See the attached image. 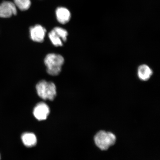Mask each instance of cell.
I'll list each match as a JSON object with an SVG mask.
<instances>
[{"label": "cell", "instance_id": "6da1fadb", "mask_svg": "<svg viewBox=\"0 0 160 160\" xmlns=\"http://www.w3.org/2000/svg\"><path fill=\"white\" fill-rule=\"evenodd\" d=\"M64 62L63 56L58 54L52 53L48 54L44 59L48 73L53 76L58 75L61 71Z\"/></svg>", "mask_w": 160, "mask_h": 160}, {"label": "cell", "instance_id": "7a4b0ae2", "mask_svg": "<svg viewBox=\"0 0 160 160\" xmlns=\"http://www.w3.org/2000/svg\"><path fill=\"white\" fill-rule=\"evenodd\" d=\"M36 88L38 95L43 100L52 101L57 95V88L53 82L42 80L37 84Z\"/></svg>", "mask_w": 160, "mask_h": 160}, {"label": "cell", "instance_id": "3957f363", "mask_svg": "<svg viewBox=\"0 0 160 160\" xmlns=\"http://www.w3.org/2000/svg\"><path fill=\"white\" fill-rule=\"evenodd\" d=\"M94 139L96 145L100 149L106 151L111 146L115 144L116 137L115 135L111 132L101 131L96 134Z\"/></svg>", "mask_w": 160, "mask_h": 160}, {"label": "cell", "instance_id": "277c9868", "mask_svg": "<svg viewBox=\"0 0 160 160\" xmlns=\"http://www.w3.org/2000/svg\"><path fill=\"white\" fill-rule=\"evenodd\" d=\"M68 36L67 30L59 27L54 28L48 34L50 41L56 47L62 46L63 42L67 41Z\"/></svg>", "mask_w": 160, "mask_h": 160}, {"label": "cell", "instance_id": "5b68a950", "mask_svg": "<svg viewBox=\"0 0 160 160\" xmlns=\"http://www.w3.org/2000/svg\"><path fill=\"white\" fill-rule=\"evenodd\" d=\"M17 14V7L14 3L5 1L0 4V17L8 18Z\"/></svg>", "mask_w": 160, "mask_h": 160}, {"label": "cell", "instance_id": "8992f818", "mask_svg": "<svg viewBox=\"0 0 160 160\" xmlns=\"http://www.w3.org/2000/svg\"><path fill=\"white\" fill-rule=\"evenodd\" d=\"M46 32V29L41 25H35L30 28L31 38L37 42H42L44 41Z\"/></svg>", "mask_w": 160, "mask_h": 160}, {"label": "cell", "instance_id": "52a82bcc", "mask_svg": "<svg viewBox=\"0 0 160 160\" xmlns=\"http://www.w3.org/2000/svg\"><path fill=\"white\" fill-rule=\"evenodd\" d=\"M49 112L48 106L44 102L38 103L34 109L33 112L35 117L39 121H43L47 119Z\"/></svg>", "mask_w": 160, "mask_h": 160}, {"label": "cell", "instance_id": "ba28073f", "mask_svg": "<svg viewBox=\"0 0 160 160\" xmlns=\"http://www.w3.org/2000/svg\"><path fill=\"white\" fill-rule=\"evenodd\" d=\"M56 15L59 22L62 24H65L71 18V13L68 9L65 7L57 8L56 11Z\"/></svg>", "mask_w": 160, "mask_h": 160}, {"label": "cell", "instance_id": "9c48e42d", "mask_svg": "<svg viewBox=\"0 0 160 160\" xmlns=\"http://www.w3.org/2000/svg\"><path fill=\"white\" fill-rule=\"evenodd\" d=\"M153 74L152 70L149 66L143 64L139 66L137 71V75L139 78L142 81L149 80Z\"/></svg>", "mask_w": 160, "mask_h": 160}, {"label": "cell", "instance_id": "30bf717a", "mask_svg": "<svg viewBox=\"0 0 160 160\" xmlns=\"http://www.w3.org/2000/svg\"><path fill=\"white\" fill-rule=\"evenodd\" d=\"M21 138L24 144L28 147H33L37 143V137L33 133H23L22 136Z\"/></svg>", "mask_w": 160, "mask_h": 160}, {"label": "cell", "instance_id": "8fae6325", "mask_svg": "<svg viewBox=\"0 0 160 160\" xmlns=\"http://www.w3.org/2000/svg\"><path fill=\"white\" fill-rule=\"evenodd\" d=\"M16 7L22 11H27L31 7V0H14Z\"/></svg>", "mask_w": 160, "mask_h": 160}, {"label": "cell", "instance_id": "7c38bea8", "mask_svg": "<svg viewBox=\"0 0 160 160\" xmlns=\"http://www.w3.org/2000/svg\"><path fill=\"white\" fill-rule=\"evenodd\" d=\"M0 159H1V156H0Z\"/></svg>", "mask_w": 160, "mask_h": 160}]
</instances>
